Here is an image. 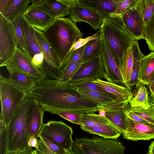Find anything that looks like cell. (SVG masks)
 I'll return each mask as SVG.
<instances>
[{
    "mask_svg": "<svg viewBox=\"0 0 154 154\" xmlns=\"http://www.w3.org/2000/svg\"><path fill=\"white\" fill-rule=\"evenodd\" d=\"M34 102L28 93L11 122L0 130V154L19 151L29 147L28 121Z\"/></svg>",
    "mask_w": 154,
    "mask_h": 154,
    "instance_id": "obj_1",
    "label": "cell"
},
{
    "mask_svg": "<svg viewBox=\"0 0 154 154\" xmlns=\"http://www.w3.org/2000/svg\"><path fill=\"white\" fill-rule=\"evenodd\" d=\"M42 32L61 65L77 40L84 35L69 17L56 19Z\"/></svg>",
    "mask_w": 154,
    "mask_h": 154,
    "instance_id": "obj_2",
    "label": "cell"
},
{
    "mask_svg": "<svg viewBox=\"0 0 154 154\" xmlns=\"http://www.w3.org/2000/svg\"><path fill=\"white\" fill-rule=\"evenodd\" d=\"M100 29L121 72L127 50L135 40L125 29L121 17L105 18Z\"/></svg>",
    "mask_w": 154,
    "mask_h": 154,
    "instance_id": "obj_3",
    "label": "cell"
},
{
    "mask_svg": "<svg viewBox=\"0 0 154 154\" xmlns=\"http://www.w3.org/2000/svg\"><path fill=\"white\" fill-rule=\"evenodd\" d=\"M27 94L0 74V130L11 122Z\"/></svg>",
    "mask_w": 154,
    "mask_h": 154,
    "instance_id": "obj_4",
    "label": "cell"
},
{
    "mask_svg": "<svg viewBox=\"0 0 154 154\" xmlns=\"http://www.w3.org/2000/svg\"><path fill=\"white\" fill-rule=\"evenodd\" d=\"M125 149L117 139L94 135L75 138L72 150L75 154H124Z\"/></svg>",
    "mask_w": 154,
    "mask_h": 154,
    "instance_id": "obj_5",
    "label": "cell"
},
{
    "mask_svg": "<svg viewBox=\"0 0 154 154\" xmlns=\"http://www.w3.org/2000/svg\"><path fill=\"white\" fill-rule=\"evenodd\" d=\"M73 134L71 127L62 121L50 120L44 124L37 137L48 140L65 149L72 150Z\"/></svg>",
    "mask_w": 154,
    "mask_h": 154,
    "instance_id": "obj_6",
    "label": "cell"
},
{
    "mask_svg": "<svg viewBox=\"0 0 154 154\" xmlns=\"http://www.w3.org/2000/svg\"><path fill=\"white\" fill-rule=\"evenodd\" d=\"M17 45L11 21L0 13V66L3 67L14 54Z\"/></svg>",
    "mask_w": 154,
    "mask_h": 154,
    "instance_id": "obj_7",
    "label": "cell"
},
{
    "mask_svg": "<svg viewBox=\"0 0 154 154\" xmlns=\"http://www.w3.org/2000/svg\"><path fill=\"white\" fill-rule=\"evenodd\" d=\"M5 66L7 69L23 73L38 81L45 78L44 74L33 64L32 58L26 53L17 47L11 58Z\"/></svg>",
    "mask_w": 154,
    "mask_h": 154,
    "instance_id": "obj_8",
    "label": "cell"
},
{
    "mask_svg": "<svg viewBox=\"0 0 154 154\" xmlns=\"http://www.w3.org/2000/svg\"><path fill=\"white\" fill-rule=\"evenodd\" d=\"M59 0L69 7L68 15L74 23H86L95 30L100 28L104 18L103 17L77 4L75 0Z\"/></svg>",
    "mask_w": 154,
    "mask_h": 154,
    "instance_id": "obj_9",
    "label": "cell"
},
{
    "mask_svg": "<svg viewBox=\"0 0 154 154\" xmlns=\"http://www.w3.org/2000/svg\"><path fill=\"white\" fill-rule=\"evenodd\" d=\"M101 55L104 68L103 74V78L110 82L125 86L124 79L116 60L107 42L102 35Z\"/></svg>",
    "mask_w": 154,
    "mask_h": 154,
    "instance_id": "obj_10",
    "label": "cell"
},
{
    "mask_svg": "<svg viewBox=\"0 0 154 154\" xmlns=\"http://www.w3.org/2000/svg\"><path fill=\"white\" fill-rule=\"evenodd\" d=\"M128 104L129 103L116 100L102 106L106 112V117L121 134L126 131L128 127V117L125 112L129 108Z\"/></svg>",
    "mask_w": 154,
    "mask_h": 154,
    "instance_id": "obj_11",
    "label": "cell"
},
{
    "mask_svg": "<svg viewBox=\"0 0 154 154\" xmlns=\"http://www.w3.org/2000/svg\"><path fill=\"white\" fill-rule=\"evenodd\" d=\"M104 68L101 55L83 63L70 80L69 83L87 80H103Z\"/></svg>",
    "mask_w": 154,
    "mask_h": 154,
    "instance_id": "obj_12",
    "label": "cell"
},
{
    "mask_svg": "<svg viewBox=\"0 0 154 154\" xmlns=\"http://www.w3.org/2000/svg\"><path fill=\"white\" fill-rule=\"evenodd\" d=\"M122 19L125 29L135 40L142 39L145 24L141 11L140 0L122 16Z\"/></svg>",
    "mask_w": 154,
    "mask_h": 154,
    "instance_id": "obj_13",
    "label": "cell"
},
{
    "mask_svg": "<svg viewBox=\"0 0 154 154\" xmlns=\"http://www.w3.org/2000/svg\"><path fill=\"white\" fill-rule=\"evenodd\" d=\"M128 127L123 137L133 141L154 139V124L136 122L128 117Z\"/></svg>",
    "mask_w": 154,
    "mask_h": 154,
    "instance_id": "obj_14",
    "label": "cell"
},
{
    "mask_svg": "<svg viewBox=\"0 0 154 154\" xmlns=\"http://www.w3.org/2000/svg\"><path fill=\"white\" fill-rule=\"evenodd\" d=\"M23 15L31 26L42 32L51 25L55 20L39 5L32 2Z\"/></svg>",
    "mask_w": 154,
    "mask_h": 154,
    "instance_id": "obj_15",
    "label": "cell"
},
{
    "mask_svg": "<svg viewBox=\"0 0 154 154\" xmlns=\"http://www.w3.org/2000/svg\"><path fill=\"white\" fill-rule=\"evenodd\" d=\"M119 0H75L77 4L93 11L103 17H109Z\"/></svg>",
    "mask_w": 154,
    "mask_h": 154,
    "instance_id": "obj_16",
    "label": "cell"
},
{
    "mask_svg": "<svg viewBox=\"0 0 154 154\" xmlns=\"http://www.w3.org/2000/svg\"><path fill=\"white\" fill-rule=\"evenodd\" d=\"M131 93V97L129 102L130 107H141L147 109L154 103V100H150L154 97L152 95L149 96L146 85L140 82L135 86Z\"/></svg>",
    "mask_w": 154,
    "mask_h": 154,
    "instance_id": "obj_17",
    "label": "cell"
},
{
    "mask_svg": "<svg viewBox=\"0 0 154 154\" xmlns=\"http://www.w3.org/2000/svg\"><path fill=\"white\" fill-rule=\"evenodd\" d=\"M92 82L107 92L114 96L116 100L129 103L131 93L125 86L98 79L94 80Z\"/></svg>",
    "mask_w": 154,
    "mask_h": 154,
    "instance_id": "obj_18",
    "label": "cell"
},
{
    "mask_svg": "<svg viewBox=\"0 0 154 154\" xmlns=\"http://www.w3.org/2000/svg\"><path fill=\"white\" fill-rule=\"evenodd\" d=\"M45 111L34 100L29 115L28 125L29 140L32 137H37L44 123L43 122Z\"/></svg>",
    "mask_w": 154,
    "mask_h": 154,
    "instance_id": "obj_19",
    "label": "cell"
},
{
    "mask_svg": "<svg viewBox=\"0 0 154 154\" xmlns=\"http://www.w3.org/2000/svg\"><path fill=\"white\" fill-rule=\"evenodd\" d=\"M55 19L68 15L69 7L59 0H32Z\"/></svg>",
    "mask_w": 154,
    "mask_h": 154,
    "instance_id": "obj_20",
    "label": "cell"
},
{
    "mask_svg": "<svg viewBox=\"0 0 154 154\" xmlns=\"http://www.w3.org/2000/svg\"><path fill=\"white\" fill-rule=\"evenodd\" d=\"M21 21L25 44L30 56L32 58L36 54L42 53L36 39L33 28L26 20L23 14L22 15Z\"/></svg>",
    "mask_w": 154,
    "mask_h": 154,
    "instance_id": "obj_21",
    "label": "cell"
},
{
    "mask_svg": "<svg viewBox=\"0 0 154 154\" xmlns=\"http://www.w3.org/2000/svg\"><path fill=\"white\" fill-rule=\"evenodd\" d=\"M154 72V51H151L142 59L138 79L143 84L148 85Z\"/></svg>",
    "mask_w": 154,
    "mask_h": 154,
    "instance_id": "obj_22",
    "label": "cell"
},
{
    "mask_svg": "<svg viewBox=\"0 0 154 154\" xmlns=\"http://www.w3.org/2000/svg\"><path fill=\"white\" fill-rule=\"evenodd\" d=\"M7 70L9 73V80L17 87L27 93L38 82L23 73L10 69Z\"/></svg>",
    "mask_w": 154,
    "mask_h": 154,
    "instance_id": "obj_23",
    "label": "cell"
},
{
    "mask_svg": "<svg viewBox=\"0 0 154 154\" xmlns=\"http://www.w3.org/2000/svg\"><path fill=\"white\" fill-rule=\"evenodd\" d=\"M31 2V0H11L2 14L11 21L18 15L23 14Z\"/></svg>",
    "mask_w": 154,
    "mask_h": 154,
    "instance_id": "obj_24",
    "label": "cell"
},
{
    "mask_svg": "<svg viewBox=\"0 0 154 154\" xmlns=\"http://www.w3.org/2000/svg\"><path fill=\"white\" fill-rule=\"evenodd\" d=\"M131 49L133 56V63L128 83L129 87L131 90L132 87L135 86L139 82L138 79L140 64L142 59L145 56L140 51L138 42L135 40Z\"/></svg>",
    "mask_w": 154,
    "mask_h": 154,
    "instance_id": "obj_25",
    "label": "cell"
},
{
    "mask_svg": "<svg viewBox=\"0 0 154 154\" xmlns=\"http://www.w3.org/2000/svg\"><path fill=\"white\" fill-rule=\"evenodd\" d=\"M102 50V35L89 41L86 45L82 56V63L88 62L101 55Z\"/></svg>",
    "mask_w": 154,
    "mask_h": 154,
    "instance_id": "obj_26",
    "label": "cell"
},
{
    "mask_svg": "<svg viewBox=\"0 0 154 154\" xmlns=\"http://www.w3.org/2000/svg\"><path fill=\"white\" fill-rule=\"evenodd\" d=\"M82 116L80 126L91 127L98 125H113L106 116H101L95 112L82 114Z\"/></svg>",
    "mask_w": 154,
    "mask_h": 154,
    "instance_id": "obj_27",
    "label": "cell"
},
{
    "mask_svg": "<svg viewBox=\"0 0 154 154\" xmlns=\"http://www.w3.org/2000/svg\"><path fill=\"white\" fill-rule=\"evenodd\" d=\"M22 15V14L18 15L11 22L13 25L17 47L21 51L26 53L30 56L24 40L21 21Z\"/></svg>",
    "mask_w": 154,
    "mask_h": 154,
    "instance_id": "obj_28",
    "label": "cell"
},
{
    "mask_svg": "<svg viewBox=\"0 0 154 154\" xmlns=\"http://www.w3.org/2000/svg\"><path fill=\"white\" fill-rule=\"evenodd\" d=\"M76 89L83 96L94 101L99 105L108 104L115 100L112 98L96 91L79 89Z\"/></svg>",
    "mask_w": 154,
    "mask_h": 154,
    "instance_id": "obj_29",
    "label": "cell"
},
{
    "mask_svg": "<svg viewBox=\"0 0 154 154\" xmlns=\"http://www.w3.org/2000/svg\"><path fill=\"white\" fill-rule=\"evenodd\" d=\"M133 60L131 48H129L127 52L125 59L123 68L121 71L125 83V85L131 92L128 83L129 81L133 65Z\"/></svg>",
    "mask_w": 154,
    "mask_h": 154,
    "instance_id": "obj_30",
    "label": "cell"
},
{
    "mask_svg": "<svg viewBox=\"0 0 154 154\" xmlns=\"http://www.w3.org/2000/svg\"><path fill=\"white\" fill-rule=\"evenodd\" d=\"M92 81L87 80L73 83H69L72 87L75 89L96 91L112 98L115 100H116V98L114 96L107 92L100 87L93 83Z\"/></svg>",
    "mask_w": 154,
    "mask_h": 154,
    "instance_id": "obj_31",
    "label": "cell"
},
{
    "mask_svg": "<svg viewBox=\"0 0 154 154\" xmlns=\"http://www.w3.org/2000/svg\"><path fill=\"white\" fill-rule=\"evenodd\" d=\"M139 0H119L114 11L109 17H122L128 11L132 8Z\"/></svg>",
    "mask_w": 154,
    "mask_h": 154,
    "instance_id": "obj_32",
    "label": "cell"
},
{
    "mask_svg": "<svg viewBox=\"0 0 154 154\" xmlns=\"http://www.w3.org/2000/svg\"><path fill=\"white\" fill-rule=\"evenodd\" d=\"M142 39L146 40L149 49L154 51V12L144 28Z\"/></svg>",
    "mask_w": 154,
    "mask_h": 154,
    "instance_id": "obj_33",
    "label": "cell"
},
{
    "mask_svg": "<svg viewBox=\"0 0 154 154\" xmlns=\"http://www.w3.org/2000/svg\"><path fill=\"white\" fill-rule=\"evenodd\" d=\"M141 11L145 26L154 12V0H140Z\"/></svg>",
    "mask_w": 154,
    "mask_h": 154,
    "instance_id": "obj_34",
    "label": "cell"
},
{
    "mask_svg": "<svg viewBox=\"0 0 154 154\" xmlns=\"http://www.w3.org/2000/svg\"><path fill=\"white\" fill-rule=\"evenodd\" d=\"M82 63V56L77 61L67 68L61 69V76L59 81L69 83L71 78Z\"/></svg>",
    "mask_w": 154,
    "mask_h": 154,
    "instance_id": "obj_35",
    "label": "cell"
},
{
    "mask_svg": "<svg viewBox=\"0 0 154 154\" xmlns=\"http://www.w3.org/2000/svg\"><path fill=\"white\" fill-rule=\"evenodd\" d=\"M85 45L80 48L71 52L66 58L62 63L60 69H65L75 63L82 56Z\"/></svg>",
    "mask_w": 154,
    "mask_h": 154,
    "instance_id": "obj_36",
    "label": "cell"
},
{
    "mask_svg": "<svg viewBox=\"0 0 154 154\" xmlns=\"http://www.w3.org/2000/svg\"><path fill=\"white\" fill-rule=\"evenodd\" d=\"M129 110L150 123L154 124V111L151 106L145 109L141 107H130Z\"/></svg>",
    "mask_w": 154,
    "mask_h": 154,
    "instance_id": "obj_37",
    "label": "cell"
},
{
    "mask_svg": "<svg viewBox=\"0 0 154 154\" xmlns=\"http://www.w3.org/2000/svg\"><path fill=\"white\" fill-rule=\"evenodd\" d=\"M55 114L75 124L81 125L82 114L72 111H62L57 112Z\"/></svg>",
    "mask_w": 154,
    "mask_h": 154,
    "instance_id": "obj_38",
    "label": "cell"
},
{
    "mask_svg": "<svg viewBox=\"0 0 154 154\" xmlns=\"http://www.w3.org/2000/svg\"><path fill=\"white\" fill-rule=\"evenodd\" d=\"M100 34V30L99 29L96 33L92 35L88 36L85 38H79L72 48L70 52L85 45L89 41L98 38Z\"/></svg>",
    "mask_w": 154,
    "mask_h": 154,
    "instance_id": "obj_39",
    "label": "cell"
},
{
    "mask_svg": "<svg viewBox=\"0 0 154 154\" xmlns=\"http://www.w3.org/2000/svg\"><path fill=\"white\" fill-rule=\"evenodd\" d=\"M39 146L34 150L35 154H56L51 151L40 138ZM65 154H75L72 150L66 149Z\"/></svg>",
    "mask_w": 154,
    "mask_h": 154,
    "instance_id": "obj_40",
    "label": "cell"
},
{
    "mask_svg": "<svg viewBox=\"0 0 154 154\" xmlns=\"http://www.w3.org/2000/svg\"><path fill=\"white\" fill-rule=\"evenodd\" d=\"M41 140L45 143L49 149L56 154H65L66 149L45 138L40 137Z\"/></svg>",
    "mask_w": 154,
    "mask_h": 154,
    "instance_id": "obj_41",
    "label": "cell"
},
{
    "mask_svg": "<svg viewBox=\"0 0 154 154\" xmlns=\"http://www.w3.org/2000/svg\"><path fill=\"white\" fill-rule=\"evenodd\" d=\"M130 108V107H129ZM129 108L126 111L125 113L128 117L133 120L137 122L141 123H150L140 116L136 115L129 110Z\"/></svg>",
    "mask_w": 154,
    "mask_h": 154,
    "instance_id": "obj_42",
    "label": "cell"
},
{
    "mask_svg": "<svg viewBox=\"0 0 154 154\" xmlns=\"http://www.w3.org/2000/svg\"><path fill=\"white\" fill-rule=\"evenodd\" d=\"M28 145L31 147H34L38 148L39 146V140L37 137L34 136L30 138L28 143Z\"/></svg>",
    "mask_w": 154,
    "mask_h": 154,
    "instance_id": "obj_43",
    "label": "cell"
},
{
    "mask_svg": "<svg viewBox=\"0 0 154 154\" xmlns=\"http://www.w3.org/2000/svg\"><path fill=\"white\" fill-rule=\"evenodd\" d=\"M34 151L32 148L29 146L28 148L22 151L9 152L6 154H33Z\"/></svg>",
    "mask_w": 154,
    "mask_h": 154,
    "instance_id": "obj_44",
    "label": "cell"
},
{
    "mask_svg": "<svg viewBox=\"0 0 154 154\" xmlns=\"http://www.w3.org/2000/svg\"><path fill=\"white\" fill-rule=\"evenodd\" d=\"M11 0H0V13L3 14Z\"/></svg>",
    "mask_w": 154,
    "mask_h": 154,
    "instance_id": "obj_45",
    "label": "cell"
},
{
    "mask_svg": "<svg viewBox=\"0 0 154 154\" xmlns=\"http://www.w3.org/2000/svg\"><path fill=\"white\" fill-rule=\"evenodd\" d=\"M146 154H154V140L151 142L149 146L148 152Z\"/></svg>",
    "mask_w": 154,
    "mask_h": 154,
    "instance_id": "obj_46",
    "label": "cell"
},
{
    "mask_svg": "<svg viewBox=\"0 0 154 154\" xmlns=\"http://www.w3.org/2000/svg\"><path fill=\"white\" fill-rule=\"evenodd\" d=\"M151 94L154 97V86L149 85H148Z\"/></svg>",
    "mask_w": 154,
    "mask_h": 154,
    "instance_id": "obj_47",
    "label": "cell"
},
{
    "mask_svg": "<svg viewBox=\"0 0 154 154\" xmlns=\"http://www.w3.org/2000/svg\"><path fill=\"white\" fill-rule=\"evenodd\" d=\"M99 114L102 116H105L106 115V112L102 108L100 109L99 112Z\"/></svg>",
    "mask_w": 154,
    "mask_h": 154,
    "instance_id": "obj_48",
    "label": "cell"
},
{
    "mask_svg": "<svg viewBox=\"0 0 154 154\" xmlns=\"http://www.w3.org/2000/svg\"><path fill=\"white\" fill-rule=\"evenodd\" d=\"M153 81H154V72H153L152 75L151 76L150 79V82Z\"/></svg>",
    "mask_w": 154,
    "mask_h": 154,
    "instance_id": "obj_49",
    "label": "cell"
},
{
    "mask_svg": "<svg viewBox=\"0 0 154 154\" xmlns=\"http://www.w3.org/2000/svg\"><path fill=\"white\" fill-rule=\"evenodd\" d=\"M149 85H150L154 86V81H151L149 82Z\"/></svg>",
    "mask_w": 154,
    "mask_h": 154,
    "instance_id": "obj_50",
    "label": "cell"
},
{
    "mask_svg": "<svg viewBox=\"0 0 154 154\" xmlns=\"http://www.w3.org/2000/svg\"><path fill=\"white\" fill-rule=\"evenodd\" d=\"M152 106L154 111V103L152 104Z\"/></svg>",
    "mask_w": 154,
    "mask_h": 154,
    "instance_id": "obj_51",
    "label": "cell"
},
{
    "mask_svg": "<svg viewBox=\"0 0 154 154\" xmlns=\"http://www.w3.org/2000/svg\"><path fill=\"white\" fill-rule=\"evenodd\" d=\"M33 154H35V153H34V152H33Z\"/></svg>",
    "mask_w": 154,
    "mask_h": 154,
    "instance_id": "obj_52",
    "label": "cell"
},
{
    "mask_svg": "<svg viewBox=\"0 0 154 154\" xmlns=\"http://www.w3.org/2000/svg\"></svg>",
    "mask_w": 154,
    "mask_h": 154,
    "instance_id": "obj_53",
    "label": "cell"
}]
</instances>
